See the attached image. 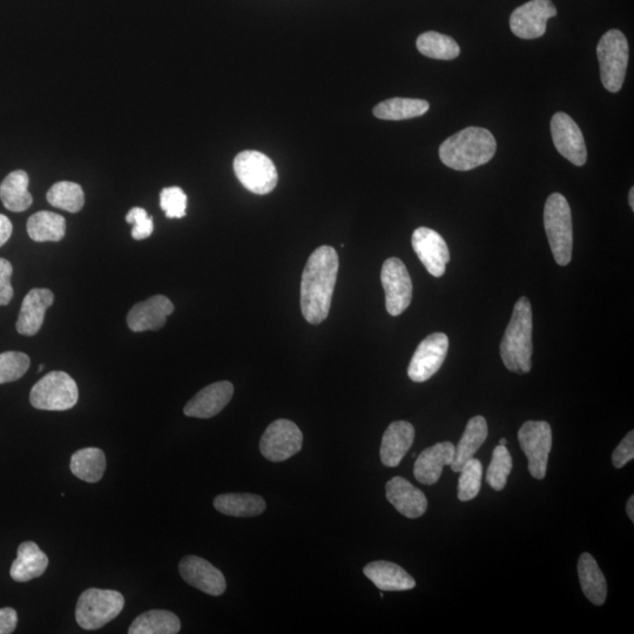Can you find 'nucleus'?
Wrapping results in <instances>:
<instances>
[{
    "mask_svg": "<svg viewBox=\"0 0 634 634\" xmlns=\"http://www.w3.org/2000/svg\"><path fill=\"white\" fill-rule=\"evenodd\" d=\"M339 273V255L333 247L315 249L303 269L301 310L306 321L320 325L329 315Z\"/></svg>",
    "mask_w": 634,
    "mask_h": 634,
    "instance_id": "f257e3e1",
    "label": "nucleus"
},
{
    "mask_svg": "<svg viewBox=\"0 0 634 634\" xmlns=\"http://www.w3.org/2000/svg\"><path fill=\"white\" fill-rule=\"evenodd\" d=\"M496 150V139L490 131L471 126L444 141L440 159L451 170L467 172L488 164Z\"/></svg>",
    "mask_w": 634,
    "mask_h": 634,
    "instance_id": "f03ea898",
    "label": "nucleus"
},
{
    "mask_svg": "<svg viewBox=\"0 0 634 634\" xmlns=\"http://www.w3.org/2000/svg\"><path fill=\"white\" fill-rule=\"evenodd\" d=\"M531 303L526 296L519 299L501 342V357L505 368L516 374H528L532 367Z\"/></svg>",
    "mask_w": 634,
    "mask_h": 634,
    "instance_id": "7ed1b4c3",
    "label": "nucleus"
},
{
    "mask_svg": "<svg viewBox=\"0 0 634 634\" xmlns=\"http://www.w3.org/2000/svg\"><path fill=\"white\" fill-rule=\"evenodd\" d=\"M544 227L548 235L553 258L559 266H568L572 259V214L564 195L553 193L546 200Z\"/></svg>",
    "mask_w": 634,
    "mask_h": 634,
    "instance_id": "20e7f679",
    "label": "nucleus"
},
{
    "mask_svg": "<svg viewBox=\"0 0 634 634\" xmlns=\"http://www.w3.org/2000/svg\"><path fill=\"white\" fill-rule=\"evenodd\" d=\"M629 55V43L622 31H607L599 40L597 56L600 79L607 91L617 93L622 90L627 65H629Z\"/></svg>",
    "mask_w": 634,
    "mask_h": 634,
    "instance_id": "39448f33",
    "label": "nucleus"
},
{
    "mask_svg": "<svg viewBox=\"0 0 634 634\" xmlns=\"http://www.w3.org/2000/svg\"><path fill=\"white\" fill-rule=\"evenodd\" d=\"M125 606V598L118 591L89 589L79 597L77 623L84 630H99L116 619Z\"/></svg>",
    "mask_w": 634,
    "mask_h": 634,
    "instance_id": "423d86ee",
    "label": "nucleus"
},
{
    "mask_svg": "<svg viewBox=\"0 0 634 634\" xmlns=\"http://www.w3.org/2000/svg\"><path fill=\"white\" fill-rule=\"evenodd\" d=\"M79 390L76 381L64 372H52L33 386L30 402L46 411H65L76 406Z\"/></svg>",
    "mask_w": 634,
    "mask_h": 634,
    "instance_id": "0eeeda50",
    "label": "nucleus"
},
{
    "mask_svg": "<svg viewBox=\"0 0 634 634\" xmlns=\"http://www.w3.org/2000/svg\"><path fill=\"white\" fill-rule=\"evenodd\" d=\"M234 172L249 192L266 195L275 190L279 175L267 155L258 151H244L236 155Z\"/></svg>",
    "mask_w": 634,
    "mask_h": 634,
    "instance_id": "6e6552de",
    "label": "nucleus"
},
{
    "mask_svg": "<svg viewBox=\"0 0 634 634\" xmlns=\"http://www.w3.org/2000/svg\"><path fill=\"white\" fill-rule=\"evenodd\" d=\"M519 444L529 461V471L536 480H543L552 448V430L544 421L525 422L518 433Z\"/></svg>",
    "mask_w": 634,
    "mask_h": 634,
    "instance_id": "1a4fd4ad",
    "label": "nucleus"
},
{
    "mask_svg": "<svg viewBox=\"0 0 634 634\" xmlns=\"http://www.w3.org/2000/svg\"><path fill=\"white\" fill-rule=\"evenodd\" d=\"M303 435L298 426L289 420H278L269 424L261 437L260 450L271 462H285L302 449Z\"/></svg>",
    "mask_w": 634,
    "mask_h": 634,
    "instance_id": "9d476101",
    "label": "nucleus"
},
{
    "mask_svg": "<svg viewBox=\"0 0 634 634\" xmlns=\"http://www.w3.org/2000/svg\"><path fill=\"white\" fill-rule=\"evenodd\" d=\"M381 281L386 293V308L391 316L406 312L413 300V282L404 263L397 258L384 261Z\"/></svg>",
    "mask_w": 634,
    "mask_h": 634,
    "instance_id": "9b49d317",
    "label": "nucleus"
},
{
    "mask_svg": "<svg viewBox=\"0 0 634 634\" xmlns=\"http://www.w3.org/2000/svg\"><path fill=\"white\" fill-rule=\"evenodd\" d=\"M556 16L557 9L551 0H530L512 12L510 29L521 39L541 38L545 35L548 20Z\"/></svg>",
    "mask_w": 634,
    "mask_h": 634,
    "instance_id": "f8f14e48",
    "label": "nucleus"
},
{
    "mask_svg": "<svg viewBox=\"0 0 634 634\" xmlns=\"http://www.w3.org/2000/svg\"><path fill=\"white\" fill-rule=\"evenodd\" d=\"M449 349L448 336L434 333L426 337L417 347L411 359L408 376L416 383L426 382L433 377L447 357Z\"/></svg>",
    "mask_w": 634,
    "mask_h": 634,
    "instance_id": "ddd939ff",
    "label": "nucleus"
},
{
    "mask_svg": "<svg viewBox=\"0 0 634 634\" xmlns=\"http://www.w3.org/2000/svg\"><path fill=\"white\" fill-rule=\"evenodd\" d=\"M551 134L557 151L576 166H584L588 160L585 140L576 121L568 114L558 112L551 120Z\"/></svg>",
    "mask_w": 634,
    "mask_h": 634,
    "instance_id": "4468645a",
    "label": "nucleus"
},
{
    "mask_svg": "<svg viewBox=\"0 0 634 634\" xmlns=\"http://www.w3.org/2000/svg\"><path fill=\"white\" fill-rule=\"evenodd\" d=\"M411 244L427 271L435 278H442L450 261L449 247L442 235L433 229L420 227L414 232Z\"/></svg>",
    "mask_w": 634,
    "mask_h": 634,
    "instance_id": "2eb2a0df",
    "label": "nucleus"
},
{
    "mask_svg": "<svg viewBox=\"0 0 634 634\" xmlns=\"http://www.w3.org/2000/svg\"><path fill=\"white\" fill-rule=\"evenodd\" d=\"M179 572L187 584L211 596L224 595L227 585L224 573L204 558L187 556L179 564Z\"/></svg>",
    "mask_w": 634,
    "mask_h": 634,
    "instance_id": "dca6fc26",
    "label": "nucleus"
},
{
    "mask_svg": "<svg viewBox=\"0 0 634 634\" xmlns=\"http://www.w3.org/2000/svg\"><path fill=\"white\" fill-rule=\"evenodd\" d=\"M174 312L170 299L164 295L137 303L127 315V325L132 332L140 333L146 330H159L165 326L167 317Z\"/></svg>",
    "mask_w": 634,
    "mask_h": 634,
    "instance_id": "f3484780",
    "label": "nucleus"
},
{
    "mask_svg": "<svg viewBox=\"0 0 634 634\" xmlns=\"http://www.w3.org/2000/svg\"><path fill=\"white\" fill-rule=\"evenodd\" d=\"M234 395V387L231 382L221 381L211 384L199 391L193 399L186 404L184 413L188 417L211 418L224 410Z\"/></svg>",
    "mask_w": 634,
    "mask_h": 634,
    "instance_id": "a211bd4d",
    "label": "nucleus"
},
{
    "mask_svg": "<svg viewBox=\"0 0 634 634\" xmlns=\"http://www.w3.org/2000/svg\"><path fill=\"white\" fill-rule=\"evenodd\" d=\"M386 495L389 503L404 517L415 519L426 514V495L406 478L394 477L390 480L386 485Z\"/></svg>",
    "mask_w": 634,
    "mask_h": 634,
    "instance_id": "6ab92c4d",
    "label": "nucleus"
},
{
    "mask_svg": "<svg viewBox=\"0 0 634 634\" xmlns=\"http://www.w3.org/2000/svg\"><path fill=\"white\" fill-rule=\"evenodd\" d=\"M55 295L50 289H31L25 296L17 321V332L24 336H35L42 328L46 310L53 305Z\"/></svg>",
    "mask_w": 634,
    "mask_h": 634,
    "instance_id": "aec40b11",
    "label": "nucleus"
},
{
    "mask_svg": "<svg viewBox=\"0 0 634 634\" xmlns=\"http://www.w3.org/2000/svg\"><path fill=\"white\" fill-rule=\"evenodd\" d=\"M455 445L451 442L437 443L418 456L414 465L416 480L424 485H433L440 480L445 465L454 461Z\"/></svg>",
    "mask_w": 634,
    "mask_h": 634,
    "instance_id": "412c9836",
    "label": "nucleus"
},
{
    "mask_svg": "<svg viewBox=\"0 0 634 634\" xmlns=\"http://www.w3.org/2000/svg\"><path fill=\"white\" fill-rule=\"evenodd\" d=\"M415 441V428L406 421L390 424L384 433L381 444V461L388 468L399 467Z\"/></svg>",
    "mask_w": 634,
    "mask_h": 634,
    "instance_id": "4be33fe9",
    "label": "nucleus"
},
{
    "mask_svg": "<svg viewBox=\"0 0 634 634\" xmlns=\"http://www.w3.org/2000/svg\"><path fill=\"white\" fill-rule=\"evenodd\" d=\"M47 566H49V558L39 549V546L33 542H24L19 545L10 576L17 583L30 582L32 579L43 576Z\"/></svg>",
    "mask_w": 634,
    "mask_h": 634,
    "instance_id": "5701e85b",
    "label": "nucleus"
},
{
    "mask_svg": "<svg viewBox=\"0 0 634 634\" xmlns=\"http://www.w3.org/2000/svg\"><path fill=\"white\" fill-rule=\"evenodd\" d=\"M363 572L381 591H407L416 586L415 579L395 563L373 562Z\"/></svg>",
    "mask_w": 634,
    "mask_h": 634,
    "instance_id": "b1692460",
    "label": "nucleus"
},
{
    "mask_svg": "<svg viewBox=\"0 0 634 634\" xmlns=\"http://www.w3.org/2000/svg\"><path fill=\"white\" fill-rule=\"evenodd\" d=\"M488 423L483 416L472 417L464 430L460 443L455 447L451 470L460 472L463 465L475 456L488 437Z\"/></svg>",
    "mask_w": 634,
    "mask_h": 634,
    "instance_id": "393cba45",
    "label": "nucleus"
},
{
    "mask_svg": "<svg viewBox=\"0 0 634 634\" xmlns=\"http://www.w3.org/2000/svg\"><path fill=\"white\" fill-rule=\"evenodd\" d=\"M578 576L580 586L586 598L592 604L602 606L607 596V584L602 570L596 559L590 553H583L578 562Z\"/></svg>",
    "mask_w": 634,
    "mask_h": 634,
    "instance_id": "a878e982",
    "label": "nucleus"
},
{
    "mask_svg": "<svg viewBox=\"0 0 634 634\" xmlns=\"http://www.w3.org/2000/svg\"><path fill=\"white\" fill-rule=\"evenodd\" d=\"M30 178L24 171L12 172L0 185V200L11 212H24L32 205V195L29 192Z\"/></svg>",
    "mask_w": 634,
    "mask_h": 634,
    "instance_id": "bb28decb",
    "label": "nucleus"
},
{
    "mask_svg": "<svg viewBox=\"0 0 634 634\" xmlns=\"http://www.w3.org/2000/svg\"><path fill=\"white\" fill-rule=\"evenodd\" d=\"M220 514L232 517H256L266 510L265 499L254 494H224L214 499Z\"/></svg>",
    "mask_w": 634,
    "mask_h": 634,
    "instance_id": "cd10ccee",
    "label": "nucleus"
},
{
    "mask_svg": "<svg viewBox=\"0 0 634 634\" xmlns=\"http://www.w3.org/2000/svg\"><path fill=\"white\" fill-rule=\"evenodd\" d=\"M70 468L79 480L97 483L103 478L106 470L104 451L98 448L80 449L72 455Z\"/></svg>",
    "mask_w": 634,
    "mask_h": 634,
    "instance_id": "c85d7f7f",
    "label": "nucleus"
},
{
    "mask_svg": "<svg viewBox=\"0 0 634 634\" xmlns=\"http://www.w3.org/2000/svg\"><path fill=\"white\" fill-rule=\"evenodd\" d=\"M429 103L422 99L393 98L374 107L373 113L381 120H408L423 116L429 111Z\"/></svg>",
    "mask_w": 634,
    "mask_h": 634,
    "instance_id": "c756f323",
    "label": "nucleus"
},
{
    "mask_svg": "<svg viewBox=\"0 0 634 634\" xmlns=\"http://www.w3.org/2000/svg\"><path fill=\"white\" fill-rule=\"evenodd\" d=\"M181 629L180 619L171 611L152 610L143 613L132 623L130 634H177Z\"/></svg>",
    "mask_w": 634,
    "mask_h": 634,
    "instance_id": "7c9ffc66",
    "label": "nucleus"
},
{
    "mask_svg": "<svg viewBox=\"0 0 634 634\" xmlns=\"http://www.w3.org/2000/svg\"><path fill=\"white\" fill-rule=\"evenodd\" d=\"M26 227L33 241L58 242L64 239L66 220L60 214L43 211L33 214Z\"/></svg>",
    "mask_w": 634,
    "mask_h": 634,
    "instance_id": "2f4dec72",
    "label": "nucleus"
},
{
    "mask_svg": "<svg viewBox=\"0 0 634 634\" xmlns=\"http://www.w3.org/2000/svg\"><path fill=\"white\" fill-rule=\"evenodd\" d=\"M416 46L423 56L436 60H453L461 53L460 45L454 38L435 31L422 33Z\"/></svg>",
    "mask_w": 634,
    "mask_h": 634,
    "instance_id": "473e14b6",
    "label": "nucleus"
},
{
    "mask_svg": "<svg viewBox=\"0 0 634 634\" xmlns=\"http://www.w3.org/2000/svg\"><path fill=\"white\" fill-rule=\"evenodd\" d=\"M50 205L66 212L78 213L85 204L83 188L70 181H60L50 188L46 195Z\"/></svg>",
    "mask_w": 634,
    "mask_h": 634,
    "instance_id": "72a5a7b5",
    "label": "nucleus"
},
{
    "mask_svg": "<svg viewBox=\"0 0 634 634\" xmlns=\"http://www.w3.org/2000/svg\"><path fill=\"white\" fill-rule=\"evenodd\" d=\"M461 477L458 480V499L461 502L472 501L480 494L482 485V463L472 457L461 469Z\"/></svg>",
    "mask_w": 634,
    "mask_h": 634,
    "instance_id": "f704fd0d",
    "label": "nucleus"
},
{
    "mask_svg": "<svg viewBox=\"0 0 634 634\" xmlns=\"http://www.w3.org/2000/svg\"><path fill=\"white\" fill-rule=\"evenodd\" d=\"M512 470V458L503 445H498L492 454V461L489 465L487 482L496 491H501L507 485L508 477Z\"/></svg>",
    "mask_w": 634,
    "mask_h": 634,
    "instance_id": "c9c22d12",
    "label": "nucleus"
},
{
    "mask_svg": "<svg viewBox=\"0 0 634 634\" xmlns=\"http://www.w3.org/2000/svg\"><path fill=\"white\" fill-rule=\"evenodd\" d=\"M30 357L24 353L6 352L0 354V384L15 382L28 372Z\"/></svg>",
    "mask_w": 634,
    "mask_h": 634,
    "instance_id": "e433bc0d",
    "label": "nucleus"
},
{
    "mask_svg": "<svg viewBox=\"0 0 634 634\" xmlns=\"http://www.w3.org/2000/svg\"><path fill=\"white\" fill-rule=\"evenodd\" d=\"M160 206L168 219L184 218L187 209V195L177 186L164 188L160 194Z\"/></svg>",
    "mask_w": 634,
    "mask_h": 634,
    "instance_id": "4c0bfd02",
    "label": "nucleus"
},
{
    "mask_svg": "<svg viewBox=\"0 0 634 634\" xmlns=\"http://www.w3.org/2000/svg\"><path fill=\"white\" fill-rule=\"evenodd\" d=\"M126 221L133 225L132 238L134 240H145L154 231L153 218L147 214L144 208H132L126 215Z\"/></svg>",
    "mask_w": 634,
    "mask_h": 634,
    "instance_id": "58836bf2",
    "label": "nucleus"
},
{
    "mask_svg": "<svg viewBox=\"0 0 634 634\" xmlns=\"http://www.w3.org/2000/svg\"><path fill=\"white\" fill-rule=\"evenodd\" d=\"M634 458V431L624 437L612 455V463L617 469L625 467Z\"/></svg>",
    "mask_w": 634,
    "mask_h": 634,
    "instance_id": "ea45409f",
    "label": "nucleus"
},
{
    "mask_svg": "<svg viewBox=\"0 0 634 634\" xmlns=\"http://www.w3.org/2000/svg\"><path fill=\"white\" fill-rule=\"evenodd\" d=\"M12 274L13 267L10 261L0 259V306H8L13 298Z\"/></svg>",
    "mask_w": 634,
    "mask_h": 634,
    "instance_id": "a19ab883",
    "label": "nucleus"
},
{
    "mask_svg": "<svg viewBox=\"0 0 634 634\" xmlns=\"http://www.w3.org/2000/svg\"><path fill=\"white\" fill-rule=\"evenodd\" d=\"M18 623L16 610L11 607L0 609V634H10L15 632Z\"/></svg>",
    "mask_w": 634,
    "mask_h": 634,
    "instance_id": "79ce46f5",
    "label": "nucleus"
},
{
    "mask_svg": "<svg viewBox=\"0 0 634 634\" xmlns=\"http://www.w3.org/2000/svg\"><path fill=\"white\" fill-rule=\"evenodd\" d=\"M13 226L5 215L0 214V247L4 246L11 238Z\"/></svg>",
    "mask_w": 634,
    "mask_h": 634,
    "instance_id": "37998d69",
    "label": "nucleus"
},
{
    "mask_svg": "<svg viewBox=\"0 0 634 634\" xmlns=\"http://www.w3.org/2000/svg\"><path fill=\"white\" fill-rule=\"evenodd\" d=\"M627 516L630 517L631 522H634V496H631L629 502L626 505Z\"/></svg>",
    "mask_w": 634,
    "mask_h": 634,
    "instance_id": "c03bdc74",
    "label": "nucleus"
},
{
    "mask_svg": "<svg viewBox=\"0 0 634 634\" xmlns=\"http://www.w3.org/2000/svg\"><path fill=\"white\" fill-rule=\"evenodd\" d=\"M629 202H630V207L632 211H634V188L633 187L631 188V191H630Z\"/></svg>",
    "mask_w": 634,
    "mask_h": 634,
    "instance_id": "a18cd8bd",
    "label": "nucleus"
},
{
    "mask_svg": "<svg viewBox=\"0 0 634 634\" xmlns=\"http://www.w3.org/2000/svg\"><path fill=\"white\" fill-rule=\"evenodd\" d=\"M507 443L508 441L505 440V438H502L501 442H499V445H503V447H507Z\"/></svg>",
    "mask_w": 634,
    "mask_h": 634,
    "instance_id": "49530a36",
    "label": "nucleus"
},
{
    "mask_svg": "<svg viewBox=\"0 0 634 634\" xmlns=\"http://www.w3.org/2000/svg\"><path fill=\"white\" fill-rule=\"evenodd\" d=\"M43 369H44V366H39L38 372H42Z\"/></svg>",
    "mask_w": 634,
    "mask_h": 634,
    "instance_id": "de8ad7c7",
    "label": "nucleus"
}]
</instances>
